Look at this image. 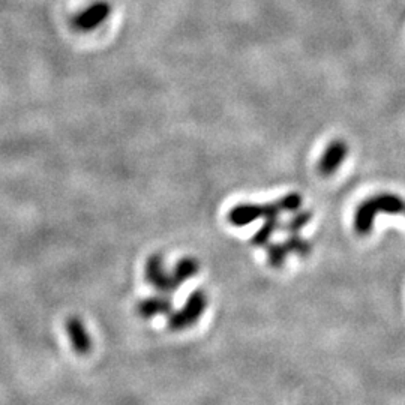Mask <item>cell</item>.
I'll return each instance as SVG.
<instances>
[{"mask_svg":"<svg viewBox=\"0 0 405 405\" xmlns=\"http://www.w3.org/2000/svg\"><path fill=\"white\" fill-rule=\"evenodd\" d=\"M65 329H67V335L69 338L72 350L78 356H87L92 351L93 341L83 320L80 317H69L67 323H65Z\"/></svg>","mask_w":405,"mask_h":405,"instance_id":"obj_4","label":"cell"},{"mask_svg":"<svg viewBox=\"0 0 405 405\" xmlns=\"http://www.w3.org/2000/svg\"><path fill=\"white\" fill-rule=\"evenodd\" d=\"M347 153H348V146L345 141L343 140L332 141L320 158V162H319L320 174L324 177L335 174L338 170L341 168L343 162L347 158Z\"/></svg>","mask_w":405,"mask_h":405,"instance_id":"obj_5","label":"cell"},{"mask_svg":"<svg viewBox=\"0 0 405 405\" xmlns=\"http://www.w3.org/2000/svg\"><path fill=\"white\" fill-rule=\"evenodd\" d=\"M267 263L273 269H281L286 264L288 251L284 243H267Z\"/></svg>","mask_w":405,"mask_h":405,"instance_id":"obj_11","label":"cell"},{"mask_svg":"<svg viewBox=\"0 0 405 405\" xmlns=\"http://www.w3.org/2000/svg\"><path fill=\"white\" fill-rule=\"evenodd\" d=\"M281 212H297L302 207V197L297 192H290L277 200Z\"/></svg>","mask_w":405,"mask_h":405,"instance_id":"obj_14","label":"cell"},{"mask_svg":"<svg viewBox=\"0 0 405 405\" xmlns=\"http://www.w3.org/2000/svg\"><path fill=\"white\" fill-rule=\"evenodd\" d=\"M172 308L173 303L170 299L162 294V296H152L144 299L137 306V312L141 319L144 320H150L153 317H157V315H164V314H170L172 312Z\"/></svg>","mask_w":405,"mask_h":405,"instance_id":"obj_8","label":"cell"},{"mask_svg":"<svg viewBox=\"0 0 405 405\" xmlns=\"http://www.w3.org/2000/svg\"><path fill=\"white\" fill-rule=\"evenodd\" d=\"M229 222L234 227H245L263 218V205L254 202H240L229 212Z\"/></svg>","mask_w":405,"mask_h":405,"instance_id":"obj_7","label":"cell"},{"mask_svg":"<svg viewBox=\"0 0 405 405\" xmlns=\"http://www.w3.org/2000/svg\"><path fill=\"white\" fill-rule=\"evenodd\" d=\"M198 272H200V263H198L197 258L182 257L181 260L176 263L172 275H173V278L177 281V284L182 286L183 282L196 277Z\"/></svg>","mask_w":405,"mask_h":405,"instance_id":"obj_9","label":"cell"},{"mask_svg":"<svg viewBox=\"0 0 405 405\" xmlns=\"http://www.w3.org/2000/svg\"><path fill=\"white\" fill-rule=\"evenodd\" d=\"M209 303L207 294L202 290L192 291L189 297L186 299V303L181 311L172 312L168 315L167 326L173 332H182L194 326L202 314H205Z\"/></svg>","mask_w":405,"mask_h":405,"instance_id":"obj_2","label":"cell"},{"mask_svg":"<svg viewBox=\"0 0 405 405\" xmlns=\"http://www.w3.org/2000/svg\"><path fill=\"white\" fill-rule=\"evenodd\" d=\"M111 8L107 2H95L74 19V27L80 32H92L108 19Z\"/></svg>","mask_w":405,"mask_h":405,"instance_id":"obj_6","label":"cell"},{"mask_svg":"<svg viewBox=\"0 0 405 405\" xmlns=\"http://www.w3.org/2000/svg\"><path fill=\"white\" fill-rule=\"evenodd\" d=\"M311 218H312V213L310 212V210H302V212H299L297 210L296 215L291 218V220L286 225H284V229H286L291 234L301 233L303 230V227L310 224Z\"/></svg>","mask_w":405,"mask_h":405,"instance_id":"obj_13","label":"cell"},{"mask_svg":"<svg viewBox=\"0 0 405 405\" xmlns=\"http://www.w3.org/2000/svg\"><path fill=\"white\" fill-rule=\"evenodd\" d=\"M284 245H286L288 254H296L299 257H306L311 254V243L308 242L306 239H303L302 236H299V233L296 234H291V236L287 238V240L284 242Z\"/></svg>","mask_w":405,"mask_h":405,"instance_id":"obj_12","label":"cell"},{"mask_svg":"<svg viewBox=\"0 0 405 405\" xmlns=\"http://www.w3.org/2000/svg\"><path fill=\"white\" fill-rule=\"evenodd\" d=\"M278 229H279V218H266L262 229L254 234L253 239H251V243L258 248L266 246L267 243L270 242L272 234Z\"/></svg>","mask_w":405,"mask_h":405,"instance_id":"obj_10","label":"cell"},{"mask_svg":"<svg viewBox=\"0 0 405 405\" xmlns=\"http://www.w3.org/2000/svg\"><path fill=\"white\" fill-rule=\"evenodd\" d=\"M378 215H404L405 200L391 192H380L363 200L354 212L353 225L360 236H368Z\"/></svg>","mask_w":405,"mask_h":405,"instance_id":"obj_1","label":"cell"},{"mask_svg":"<svg viewBox=\"0 0 405 405\" xmlns=\"http://www.w3.org/2000/svg\"><path fill=\"white\" fill-rule=\"evenodd\" d=\"M144 277L149 286L161 294L168 296L179 288V284L173 278V275L165 270L164 257L161 254H153L148 258L144 266Z\"/></svg>","mask_w":405,"mask_h":405,"instance_id":"obj_3","label":"cell"}]
</instances>
